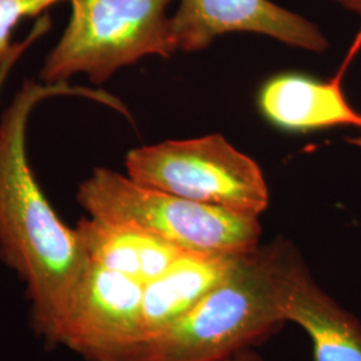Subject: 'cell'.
Returning <instances> with one entry per match:
<instances>
[{"instance_id": "12", "label": "cell", "mask_w": 361, "mask_h": 361, "mask_svg": "<svg viewBox=\"0 0 361 361\" xmlns=\"http://www.w3.org/2000/svg\"><path fill=\"white\" fill-rule=\"evenodd\" d=\"M62 0H0V63L16 51L22 42H13V30L27 18L43 15Z\"/></svg>"}, {"instance_id": "2", "label": "cell", "mask_w": 361, "mask_h": 361, "mask_svg": "<svg viewBox=\"0 0 361 361\" xmlns=\"http://www.w3.org/2000/svg\"><path fill=\"white\" fill-rule=\"evenodd\" d=\"M289 243L241 255L232 273L190 313L147 338L133 361H224L280 329Z\"/></svg>"}, {"instance_id": "8", "label": "cell", "mask_w": 361, "mask_h": 361, "mask_svg": "<svg viewBox=\"0 0 361 361\" xmlns=\"http://www.w3.org/2000/svg\"><path fill=\"white\" fill-rule=\"evenodd\" d=\"M283 310L310 336L312 361H361V323L326 293L296 247L289 244L283 267Z\"/></svg>"}, {"instance_id": "7", "label": "cell", "mask_w": 361, "mask_h": 361, "mask_svg": "<svg viewBox=\"0 0 361 361\" xmlns=\"http://www.w3.org/2000/svg\"><path fill=\"white\" fill-rule=\"evenodd\" d=\"M171 28L177 51L207 50L214 39L232 32L269 37L305 51L329 49L314 23L271 0H180Z\"/></svg>"}, {"instance_id": "1", "label": "cell", "mask_w": 361, "mask_h": 361, "mask_svg": "<svg viewBox=\"0 0 361 361\" xmlns=\"http://www.w3.org/2000/svg\"><path fill=\"white\" fill-rule=\"evenodd\" d=\"M109 97L66 83L26 80L0 118V257L26 285L35 329L55 343L58 325L90 259L75 228L58 217L27 158L28 119L44 99Z\"/></svg>"}, {"instance_id": "9", "label": "cell", "mask_w": 361, "mask_h": 361, "mask_svg": "<svg viewBox=\"0 0 361 361\" xmlns=\"http://www.w3.org/2000/svg\"><path fill=\"white\" fill-rule=\"evenodd\" d=\"M257 104L268 122L286 131L344 126L361 130V114L349 104L340 75L329 80L295 73L277 75L261 87Z\"/></svg>"}, {"instance_id": "5", "label": "cell", "mask_w": 361, "mask_h": 361, "mask_svg": "<svg viewBox=\"0 0 361 361\" xmlns=\"http://www.w3.org/2000/svg\"><path fill=\"white\" fill-rule=\"evenodd\" d=\"M125 165L131 180L198 204L257 219L269 205L259 166L219 134L141 146Z\"/></svg>"}, {"instance_id": "3", "label": "cell", "mask_w": 361, "mask_h": 361, "mask_svg": "<svg viewBox=\"0 0 361 361\" xmlns=\"http://www.w3.org/2000/svg\"><path fill=\"white\" fill-rule=\"evenodd\" d=\"M77 200L90 217L142 229L186 252L244 255L259 246L257 217L193 202L110 169H94Z\"/></svg>"}, {"instance_id": "15", "label": "cell", "mask_w": 361, "mask_h": 361, "mask_svg": "<svg viewBox=\"0 0 361 361\" xmlns=\"http://www.w3.org/2000/svg\"><path fill=\"white\" fill-rule=\"evenodd\" d=\"M332 1H335L349 13H356L361 19V0H332ZM359 38L361 39V34Z\"/></svg>"}, {"instance_id": "14", "label": "cell", "mask_w": 361, "mask_h": 361, "mask_svg": "<svg viewBox=\"0 0 361 361\" xmlns=\"http://www.w3.org/2000/svg\"><path fill=\"white\" fill-rule=\"evenodd\" d=\"M224 361H264L262 357L253 352L250 348L244 349V350H240L237 353H234L231 357L225 359Z\"/></svg>"}, {"instance_id": "6", "label": "cell", "mask_w": 361, "mask_h": 361, "mask_svg": "<svg viewBox=\"0 0 361 361\" xmlns=\"http://www.w3.org/2000/svg\"><path fill=\"white\" fill-rule=\"evenodd\" d=\"M143 285L89 262L58 325L55 344L87 361H133L145 341Z\"/></svg>"}, {"instance_id": "4", "label": "cell", "mask_w": 361, "mask_h": 361, "mask_svg": "<svg viewBox=\"0 0 361 361\" xmlns=\"http://www.w3.org/2000/svg\"><path fill=\"white\" fill-rule=\"evenodd\" d=\"M71 16L39 71L42 83L85 74L101 85L147 56L177 51L168 8L173 0H68Z\"/></svg>"}, {"instance_id": "16", "label": "cell", "mask_w": 361, "mask_h": 361, "mask_svg": "<svg viewBox=\"0 0 361 361\" xmlns=\"http://www.w3.org/2000/svg\"><path fill=\"white\" fill-rule=\"evenodd\" d=\"M347 141H348L349 145H352V146H355V147H359V149H361V134L360 135H357V137H350V138H347Z\"/></svg>"}, {"instance_id": "13", "label": "cell", "mask_w": 361, "mask_h": 361, "mask_svg": "<svg viewBox=\"0 0 361 361\" xmlns=\"http://www.w3.org/2000/svg\"><path fill=\"white\" fill-rule=\"evenodd\" d=\"M50 25H51V23H50V19H49L46 15H44L43 18H40L38 22H37V25L32 28V31L28 34V37L23 39L22 46H20L16 51L13 52L10 58H7L4 62L0 63V92H1V89H3V86H4V83H6V79L10 75V73L13 71L15 63L19 61V58H20L40 37H43V35L49 31Z\"/></svg>"}, {"instance_id": "10", "label": "cell", "mask_w": 361, "mask_h": 361, "mask_svg": "<svg viewBox=\"0 0 361 361\" xmlns=\"http://www.w3.org/2000/svg\"><path fill=\"white\" fill-rule=\"evenodd\" d=\"M240 256L186 252L162 276L143 285L145 341L190 313L232 273Z\"/></svg>"}, {"instance_id": "11", "label": "cell", "mask_w": 361, "mask_h": 361, "mask_svg": "<svg viewBox=\"0 0 361 361\" xmlns=\"http://www.w3.org/2000/svg\"><path fill=\"white\" fill-rule=\"evenodd\" d=\"M78 237L91 262L149 284L186 253L142 229L87 217L78 222Z\"/></svg>"}]
</instances>
